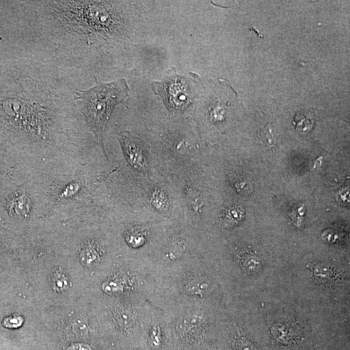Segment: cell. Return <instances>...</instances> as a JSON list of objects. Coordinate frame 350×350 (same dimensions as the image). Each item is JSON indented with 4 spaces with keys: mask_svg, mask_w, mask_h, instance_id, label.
<instances>
[{
    "mask_svg": "<svg viewBox=\"0 0 350 350\" xmlns=\"http://www.w3.org/2000/svg\"><path fill=\"white\" fill-rule=\"evenodd\" d=\"M241 350H256V348L248 341H244L242 342Z\"/></svg>",
    "mask_w": 350,
    "mask_h": 350,
    "instance_id": "cell-19",
    "label": "cell"
},
{
    "mask_svg": "<svg viewBox=\"0 0 350 350\" xmlns=\"http://www.w3.org/2000/svg\"><path fill=\"white\" fill-rule=\"evenodd\" d=\"M118 136V141L128 163L138 170H145L147 163L143 142L139 138L134 137L126 131L120 132Z\"/></svg>",
    "mask_w": 350,
    "mask_h": 350,
    "instance_id": "cell-4",
    "label": "cell"
},
{
    "mask_svg": "<svg viewBox=\"0 0 350 350\" xmlns=\"http://www.w3.org/2000/svg\"><path fill=\"white\" fill-rule=\"evenodd\" d=\"M334 273L328 267H324V266H317L315 269V276L317 280L321 283H330L332 278H333Z\"/></svg>",
    "mask_w": 350,
    "mask_h": 350,
    "instance_id": "cell-8",
    "label": "cell"
},
{
    "mask_svg": "<svg viewBox=\"0 0 350 350\" xmlns=\"http://www.w3.org/2000/svg\"><path fill=\"white\" fill-rule=\"evenodd\" d=\"M207 284L202 283L201 282L193 281L190 282L188 285L185 287L187 293L190 295H201L204 291H205L206 287L207 288Z\"/></svg>",
    "mask_w": 350,
    "mask_h": 350,
    "instance_id": "cell-13",
    "label": "cell"
},
{
    "mask_svg": "<svg viewBox=\"0 0 350 350\" xmlns=\"http://www.w3.org/2000/svg\"><path fill=\"white\" fill-rule=\"evenodd\" d=\"M52 285L54 291L58 293L65 291L70 287L69 279L63 272L56 270L52 276Z\"/></svg>",
    "mask_w": 350,
    "mask_h": 350,
    "instance_id": "cell-6",
    "label": "cell"
},
{
    "mask_svg": "<svg viewBox=\"0 0 350 350\" xmlns=\"http://www.w3.org/2000/svg\"><path fill=\"white\" fill-rule=\"evenodd\" d=\"M77 186H74L73 184H71V186L68 187V188L66 189L65 192H64L63 195L65 196L71 195L72 194L75 193V192H77Z\"/></svg>",
    "mask_w": 350,
    "mask_h": 350,
    "instance_id": "cell-18",
    "label": "cell"
},
{
    "mask_svg": "<svg viewBox=\"0 0 350 350\" xmlns=\"http://www.w3.org/2000/svg\"><path fill=\"white\" fill-rule=\"evenodd\" d=\"M102 289L107 295H114L122 293L123 287L120 282L116 280H110L103 284Z\"/></svg>",
    "mask_w": 350,
    "mask_h": 350,
    "instance_id": "cell-10",
    "label": "cell"
},
{
    "mask_svg": "<svg viewBox=\"0 0 350 350\" xmlns=\"http://www.w3.org/2000/svg\"><path fill=\"white\" fill-rule=\"evenodd\" d=\"M153 206L158 210H165L167 206L166 194L161 190H156L152 197Z\"/></svg>",
    "mask_w": 350,
    "mask_h": 350,
    "instance_id": "cell-9",
    "label": "cell"
},
{
    "mask_svg": "<svg viewBox=\"0 0 350 350\" xmlns=\"http://www.w3.org/2000/svg\"><path fill=\"white\" fill-rule=\"evenodd\" d=\"M129 87L124 79L110 83L97 81L96 85L85 90L76 91L75 99L81 107L95 140L105 153L103 135L107 123L116 105L128 99Z\"/></svg>",
    "mask_w": 350,
    "mask_h": 350,
    "instance_id": "cell-2",
    "label": "cell"
},
{
    "mask_svg": "<svg viewBox=\"0 0 350 350\" xmlns=\"http://www.w3.org/2000/svg\"><path fill=\"white\" fill-rule=\"evenodd\" d=\"M12 210L14 213L19 215H26L30 209L29 199L25 196H20L14 200L12 202Z\"/></svg>",
    "mask_w": 350,
    "mask_h": 350,
    "instance_id": "cell-7",
    "label": "cell"
},
{
    "mask_svg": "<svg viewBox=\"0 0 350 350\" xmlns=\"http://www.w3.org/2000/svg\"><path fill=\"white\" fill-rule=\"evenodd\" d=\"M100 258V254L97 248L92 245H88L82 250L80 254V261L82 264L88 267H91L96 264Z\"/></svg>",
    "mask_w": 350,
    "mask_h": 350,
    "instance_id": "cell-5",
    "label": "cell"
},
{
    "mask_svg": "<svg viewBox=\"0 0 350 350\" xmlns=\"http://www.w3.org/2000/svg\"><path fill=\"white\" fill-rule=\"evenodd\" d=\"M127 241L132 246H138L143 244L144 237L141 233L133 232L128 235Z\"/></svg>",
    "mask_w": 350,
    "mask_h": 350,
    "instance_id": "cell-14",
    "label": "cell"
},
{
    "mask_svg": "<svg viewBox=\"0 0 350 350\" xmlns=\"http://www.w3.org/2000/svg\"><path fill=\"white\" fill-rule=\"evenodd\" d=\"M66 350H92V349L90 346L87 344L75 343L68 346Z\"/></svg>",
    "mask_w": 350,
    "mask_h": 350,
    "instance_id": "cell-17",
    "label": "cell"
},
{
    "mask_svg": "<svg viewBox=\"0 0 350 350\" xmlns=\"http://www.w3.org/2000/svg\"><path fill=\"white\" fill-rule=\"evenodd\" d=\"M72 328L74 333L79 338H85L88 333V326L81 318L74 321Z\"/></svg>",
    "mask_w": 350,
    "mask_h": 350,
    "instance_id": "cell-11",
    "label": "cell"
},
{
    "mask_svg": "<svg viewBox=\"0 0 350 350\" xmlns=\"http://www.w3.org/2000/svg\"><path fill=\"white\" fill-rule=\"evenodd\" d=\"M151 346L155 348H158L161 344V331L159 327H155L152 331L151 334Z\"/></svg>",
    "mask_w": 350,
    "mask_h": 350,
    "instance_id": "cell-15",
    "label": "cell"
},
{
    "mask_svg": "<svg viewBox=\"0 0 350 350\" xmlns=\"http://www.w3.org/2000/svg\"><path fill=\"white\" fill-rule=\"evenodd\" d=\"M238 210L233 208L232 210H229L226 214L225 222L228 225H233L236 223L240 218L238 217Z\"/></svg>",
    "mask_w": 350,
    "mask_h": 350,
    "instance_id": "cell-16",
    "label": "cell"
},
{
    "mask_svg": "<svg viewBox=\"0 0 350 350\" xmlns=\"http://www.w3.org/2000/svg\"><path fill=\"white\" fill-rule=\"evenodd\" d=\"M24 322L22 316L19 315H14L3 319V325L5 328L17 329L20 328Z\"/></svg>",
    "mask_w": 350,
    "mask_h": 350,
    "instance_id": "cell-12",
    "label": "cell"
},
{
    "mask_svg": "<svg viewBox=\"0 0 350 350\" xmlns=\"http://www.w3.org/2000/svg\"><path fill=\"white\" fill-rule=\"evenodd\" d=\"M193 81L192 75L186 77L178 75L173 68L167 72L161 81L154 82L151 87L167 110L171 112H180L190 106L195 99Z\"/></svg>",
    "mask_w": 350,
    "mask_h": 350,
    "instance_id": "cell-3",
    "label": "cell"
},
{
    "mask_svg": "<svg viewBox=\"0 0 350 350\" xmlns=\"http://www.w3.org/2000/svg\"><path fill=\"white\" fill-rule=\"evenodd\" d=\"M52 17L66 33L89 41L121 36L127 19L117 1H52L48 2Z\"/></svg>",
    "mask_w": 350,
    "mask_h": 350,
    "instance_id": "cell-1",
    "label": "cell"
}]
</instances>
